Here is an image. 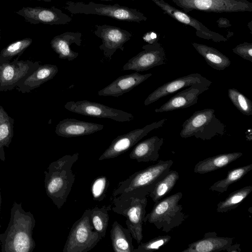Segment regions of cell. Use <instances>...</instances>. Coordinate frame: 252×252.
Wrapping results in <instances>:
<instances>
[{
    "label": "cell",
    "mask_w": 252,
    "mask_h": 252,
    "mask_svg": "<svg viewBox=\"0 0 252 252\" xmlns=\"http://www.w3.org/2000/svg\"><path fill=\"white\" fill-rule=\"evenodd\" d=\"M35 220L30 212H26L22 203L14 201L10 210L7 227L0 233V248L2 252H32L35 247L32 238Z\"/></svg>",
    "instance_id": "obj_1"
},
{
    "label": "cell",
    "mask_w": 252,
    "mask_h": 252,
    "mask_svg": "<svg viewBox=\"0 0 252 252\" xmlns=\"http://www.w3.org/2000/svg\"><path fill=\"white\" fill-rule=\"evenodd\" d=\"M78 158V153L66 155L51 162L44 171L46 194L58 209L66 201L73 187L75 176L72 167Z\"/></svg>",
    "instance_id": "obj_2"
},
{
    "label": "cell",
    "mask_w": 252,
    "mask_h": 252,
    "mask_svg": "<svg viewBox=\"0 0 252 252\" xmlns=\"http://www.w3.org/2000/svg\"><path fill=\"white\" fill-rule=\"evenodd\" d=\"M173 164L171 159L160 160L155 164L134 173L119 183L113 190L112 196L147 197L156 184L167 174Z\"/></svg>",
    "instance_id": "obj_3"
},
{
    "label": "cell",
    "mask_w": 252,
    "mask_h": 252,
    "mask_svg": "<svg viewBox=\"0 0 252 252\" xmlns=\"http://www.w3.org/2000/svg\"><path fill=\"white\" fill-rule=\"evenodd\" d=\"M147 201L146 197L117 195L110 198V210L126 218L127 228L138 244L141 243L143 237V224Z\"/></svg>",
    "instance_id": "obj_4"
},
{
    "label": "cell",
    "mask_w": 252,
    "mask_h": 252,
    "mask_svg": "<svg viewBox=\"0 0 252 252\" xmlns=\"http://www.w3.org/2000/svg\"><path fill=\"white\" fill-rule=\"evenodd\" d=\"M182 196L179 192L155 203L151 211L145 215L144 223L148 221L165 232L179 226L186 218L183 207L179 203Z\"/></svg>",
    "instance_id": "obj_5"
},
{
    "label": "cell",
    "mask_w": 252,
    "mask_h": 252,
    "mask_svg": "<svg viewBox=\"0 0 252 252\" xmlns=\"http://www.w3.org/2000/svg\"><path fill=\"white\" fill-rule=\"evenodd\" d=\"M180 132L181 137L194 136L203 140L222 136L226 132L225 125L217 118L212 108L195 111L184 122Z\"/></svg>",
    "instance_id": "obj_6"
},
{
    "label": "cell",
    "mask_w": 252,
    "mask_h": 252,
    "mask_svg": "<svg viewBox=\"0 0 252 252\" xmlns=\"http://www.w3.org/2000/svg\"><path fill=\"white\" fill-rule=\"evenodd\" d=\"M64 8L72 14L106 16L117 20L137 23L147 20L144 14L136 8L121 6L117 3L110 5L92 1L86 3L81 1H68L65 3Z\"/></svg>",
    "instance_id": "obj_7"
},
{
    "label": "cell",
    "mask_w": 252,
    "mask_h": 252,
    "mask_svg": "<svg viewBox=\"0 0 252 252\" xmlns=\"http://www.w3.org/2000/svg\"><path fill=\"white\" fill-rule=\"evenodd\" d=\"M90 211L91 209H86L72 225L63 252H87L102 239L92 224Z\"/></svg>",
    "instance_id": "obj_8"
},
{
    "label": "cell",
    "mask_w": 252,
    "mask_h": 252,
    "mask_svg": "<svg viewBox=\"0 0 252 252\" xmlns=\"http://www.w3.org/2000/svg\"><path fill=\"white\" fill-rule=\"evenodd\" d=\"M183 11L206 12H252V2L248 0H172Z\"/></svg>",
    "instance_id": "obj_9"
},
{
    "label": "cell",
    "mask_w": 252,
    "mask_h": 252,
    "mask_svg": "<svg viewBox=\"0 0 252 252\" xmlns=\"http://www.w3.org/2000/svg\"><path fill=\"white\" fill-rule=\"evenodd\" d=\"M64 107L70 112L82 115L111 119L119 122H129L134 119L131 113L87 100L69 101L65 103Z\"/></svg>",
    "instance_id": "obj_10"
},
{
    "label": "cell",
    "mask_w": 252,
    "mask_h": 252,
    "mask_svg": "<svg viewBox=\"0 0 252 252\" xmlns=\"http://www.w3.org/2000/svg\"><path fill=\"white\" fill-rule=\"evenodd\" d=\"M0 63V91L12 90L40 65L38 62L19 60Z\"/></svg>",
    "instance_id": "obj_11"
},
{
    "label": "cell",
    "mask_w": 252,
    "mask_h": 252,
    "mask_svg": "<svg viewBox=\"0 0 252 252\" xmlns=\"http://www.w3.org/2000/svg\"><path fill=\"white\" fill-rule=\"evenodd\" d=\"M166 120V119H163L147 125L142 128H137L126 134L118 136L99 157L98 160H102L118 157L136 145L152 130L162 126Z\"/></svg>",
    "instance_id": "obj_12"
},
{
    "label": "cell",
    "mask_w": 252,
    "mask_h": 252,
    "mask_svg": "<svg viewBox=\"0 0 252 252\" xmlns=\"http://www.w3.org/2000/svg\"><path fill=\"white\" fill-rule=\"evenodd\" d=\"M158 6L164 14L175 19L178 22L194 28L196 35L201 38L211 40L215 42L226 41L228 40L222 35L210 30L198 20L175 7L164 0H151Z\"/></svg>",
    "instance_id": "obj_13"
},
{
    "label": "cell",
    "mask_w": 252,
    "mask_h": 252,
    "mask_svg": "<svg viewBox=\"0 0 252 252\" xmlns=\"http://www.w3.org/2000/svg\"><path fill=\"white\" fill-rule=\"evenodd\" d=\"M94 33L102 40L99 48L108 61L117 49L123 51L124 44L132 36V33L127 31L106 24L96 25Z\"/></svg>",
    "instance_id": "obj_14"
},
{
    "label": "cell",
    "mask_w": 252,
    "mask_h": 252,
    "mask_svg": "<svg viewBox=\"0 0 252 252\" xmlns=\"http://www.w3.org/2000/svg\"><path fill=\"white\" fill-rule=\"evenodd\" d=\"M142 49L127 61L123 70L143 71L166 63L164 50L158 42L146 44L142 46Z\"/></svg>",
    "instance_id": "obj_15"
},
{
    "label": "cell",
    "mask_w": 252,
    "mask_h": 252,
    "mask_svg": "<svg viewBox=\"0 0 252 252\" xmlns=\"http://www.w3.org/2000/svg\"><path fill=\"white\" fill-rule=\"evenodd\" d=\"M15 13L24 17L27 22L32 24L65 25L72 20L69 16L54 6L23 7Z\"/></svg>",
    "instance_id": "obj_16"
},
{
    "label": "cell",
    "mask_w": 252,
    "mask_h": 252,
    "mask_svg": "<svg viewBox=\"0 0 252 252\" xmlns=\"http://www.w3.org/2000/svg\"><path fill=\"white\" fill-rule=\"evenodd\" d=\"M212 83L209 80L188 87L171 97L159 108L156 109L155 111L157 113L166 112L193 105L197 103L198 96L208 90Z\"/></svg>",
    "instance_id": "obj_17"
},
{
    "label": "cell",
    "mask_w": 252,
    "mask_h": 252,
    "mask_svg": "<svg viewBox=\"0 0 252 252\" xmlns=\"http://www.w3.org/2000/svg\"><path fill=\"white\" fill-rule=\"evenodd\" d=\"M209 81L206 78L197 73L179 77L164 84L151 93L145 100L144 105H149L161 97L176 93L181 89Z\"/></svg>",
    "instance_id": "obj_18"
},
{
    "label": "cell",
    "mask_w": 252,
    "mask_h": 252,
    "mask_svg": "<svg viewBox=\"0 0 252 252\" xmlns=\"http://www.w3.org/2000/svg\"><path fill=\"white\" fill-rule=\"evenodd\" d=\"M152 75L141 74L138 72L119 76L111 83L98 92L99 96L119 97L129 92Z\"/></svg>",
    "instance_id": "obj_19"
},
{
    "label": "cell",
    "mask_w": 252,
    "mask_h": 252,
    "mask_svg": "<svg viewBox=\"0 0 252 252\" xmlns=\"http://www.w3.org/2000/svg\"><path fill=\"white\" fill-rule=\"evenodd\" d=\"M103 127L101 124L67 118L57 124L55 133L61 137H73L93 134L102 130Z\"/></svg>",
    "instance_id": "obj_20"
},
{
    "label": "cell",
    "mask_w": 252,
    "mask_h": 252,
    "mask_svg": "<svg viewBox=\"0 0 252 252\" xmlns=\"http://www.w3.org/2000/svg\"><path fill=\"white\" fill-rule=\"evenodd\" d=\"M233 238L219 236L216 232H206L203 238L188 245L182 252H219L226 251Z\"/></svg>",
    "instance_id": "obj_21"
},
{
    "label": "cell",
    "mask_w": 252,
    "mask_h": 252,
    "mask_svg": "<svg viewBox=\"0 0 252 252\" xmlns=\"http://www.w3.org/2000/svg\"><path fill=\"white\" fill-rule=\"evenodd\" d=\"M82 33L80 32H66L55 36L51 41L50 45L53 50L61 59L72 61L78 56V53L73 51L70 46L75 44L81 45Z\"/></svg>",
    "instance_id": "obj_22"
},
{
    "label": "cell",
    "mask_w": 252,
    "mask_h": 252,
    "mask_svg": "<svg viewBox=\"0 0 252 252\" xmlns=\"http://www.w3.org/2000/svg\"><path fill=\"white\" fill-rule=\"evenodd\" d=\"M58 72L57 65H40L31 74L21 81L16 89L22 93H28L53 79Z\"/></svg>",
    "instance_id": "obj_23"
},
{
    "label": "cell",
    "mask_w": 252,
    "mask_h": 252,
    "mask_svg": "<svg viewBox=\"0 0 252 252\" xmlns=\"http://www.w3.org/2000/svg\"><path fill=\"white\" fill-rule=\"evenodd\" d=\"M163 143V138L154 136L137 144L129 154L131 159L138 162L157 161L159 156V151Z\"/></svg>",
    "instance_id": "obj_24"
},
{
    "label": "cell",
    "mask_w": 252,
    "mask_h": 252,
    "mask_svg": "<svg viewBox=\"0 0 252 252\" xmlns=\"http://www.w3.org/2000/svg\"><path fill=\"white\" fill-rule=\"evenodd\" d=\"M243 156L240 152L219 154L199 161L195 166L194 172L203 174L220 169L229 165Z\"/></svg>",
    "instance_id": "obj_25"
},
{
    "label": "cell",
    "mask_w": 252,
    "mask_h": 252,
    "mask_svg": "<svg viewBox=\"0 0 252 252\" xmlns=\"http://www.w3.org/2000/svg\"><path fill=\"white\" fill-rule=\"evenodd\" d=\"M132 238L127 228H124L117 220L114 221L110 230V239L114 252H133L134 247Z\"/></svg>",
    "instance_id": "obj_26"
},
{
    "label": "cell",
    "mask_w": 252,
    "mask_h": 252,
    "mask_svg": "<svg viewBox=\"0 0 252 252\" xmlns=\"http://www.w3.org/2000/svg\"><path fill=\"white\" fill-rule=\"evenodd\" d=\"M197 52L205 59L208 65L218 70H223L231 63L229 59L217 49L198 43H191Z\"/></svg>",
    "instance_id": "obj_27"
},
{
    "label": "cell",
    "mask_w": 252,
    "mask_h": 252,
    "mask_svg": "<svg viewBox=\"0 0 252 252\" xmlns=\"http://www.w3.org/2000/svg\"><path fill=\"white\" fill-rule=\"evenodd\" d=\"M14 119L0 105V159L5 161L4 148L9 147L13 137Z\"/></svg>",
    "instance_id": "obj_28"
},
{
    "label": "cell",
    "mask_w": 252,
    "mask_h": 252,
    "mask_svg": "<svg viewBox=\"0 0 252 252\" xmlns=\"http://www.w3.org/2000/svg\"><path fill=\"white\" fill-rule=\"evenodd\" d=\"M179 178L178 172L170 170L149 193V195L153 202H157L168 194L173 189Z\"/></svg>",
    "instance_id": "obj_29"
},
{
    "label": "cell",
    "mask_w": 252,
    "mask_h": 252,
    "mask_svg": "<svg viewBox=\"0 0 252 252\" xmlns=\"http://www.w3.org/2000/svg\"><path fill=\"white\" fill-rule=\"evenodd\" d=\"M252 169V164L232 169L227 172L225 178L214 183L209 189L220 193L226 191L228 187L244 177Z\"/></svg>",
    "instance_id": "obj_30"
},
{
    "label": "cell",
    "mask_w": 252,
    "mask_h": 252,
    "mask_svg": "<svg viewBox=\"0 0 252 252\" xmlns=\"http://www.w3.org/2000/svg\"><path fill=\"white\" fill-rule=\"evenodd\" d=\"M252 191V186H247L230 193L217 204V212L226 213L236 208Z\"/></svg>",
    "instance_id": "obj_31"
},
{
    "label": "cell",
    "mask_w": 252,
    "mask_h": 252,
    "mask_svg": "<svg viewBox=\"0 0 252 252\" xmlns=\"http://www.w3.org/2000/svg\"><path fill=\"white\" fill-rule=\"evenodd\" d=\"M110 206H97L91 209L90 219L94 229L103 238L105 236L109 222V213Z\"/></svg>",
    "instance_id": "obj_32"
},
{
    "label": "cell",
    "mask_w": 252,
    "mask_h": 252,
    "mask_svg": "<svg viewBox=\"0 0 252 252\" xmlns=\"http://www.w3.org/2000/svg\"><path fill=\"white\" fill-rule=\"evenodd\" d=\"M32 39L25 38L15 41L4 48L0 53V63L10 62L12 59L21 55L32 43Z\"/></svg>",
    "instance_id": "obj_33"
},
{
    "label": "cell",
    "mask_w": 252,
    "mask_h": 252,
    "mask_svg": "<svg viewBox=\"0 0 252 252\" xmlns=\"http://www.w3.org/2000/svg\"><path fill=\"white\" fill-rule=\"evenodd\" d=\"M228 94L231 101L242 114L252 115V101L235 88L229 89Z\"/></svg>",
    "instance_id": "obj_34"
},
{
    "label": "cell",
    "mask_w": 252,
    "mask_h": 252,
    "mask_svg": "<svg viewBox=\"0 0 252 252\" xmlns=\"http://www.w3.org/2000/svg\"><path fill=\"white\" fill-rule=\"evenodd\" d=\"M110 182L107 177L100 176L92 182L91 191L93 199L95 201H102L105 198Z\"/></svg>",
    "instance_id": "obj_35"
},
{
    "label": "cell",
    "mask_w": 252,
    "mask_h": 252,
    "mask_svg": "<svg viewBox=\"0 0 252 252\" xmlns=\"http://www.w3.org/2000/svg\"><path fill=\"white\" fill-rule=\"evenodd\" d=\"M170 235L158 236L143 243H140L133 252H151L159 249L170 240Z\"/></svg>",
    "instance_id": "obj_36"
},
{
    "label": "cell",
    "mask_w": 252,
    "mask_h": 252,
    "mask_svg": "<svg viewBox=\"0 0 252 252\" xmlns=\"http://www.w3.org/2000/svg\"><path fill=\"white\" fill-rule=\"evenodd\" d=\"M233 53L243 59L252 62V43L244 42L232 49Z\"/></svg>",
    "instance_id": "obj_37"
},
{
    "label": "cell",
    "mask_w": 252,
    "mask_h": 252,
    "mask_svg": "<svg viewBox=\"0 0 252 252\" xmlns=\"http://www.w3.org/2000/svg\"><path fill=\"white\" fill-rule=\"evenodd\" d=\"M217 23L219 28H227L232 26L228 19L222 17L219 18Z\"/></svg>",
    "instance_id": "obj_38"
},
{
    "label": "cell",
    "mask_w": 252,
    "mask_h": 252,
    "mask_svg": "<svg viewBox=\"0 0 252 252\" xmlns=\"http://www.w3.org/2000/svg\"><path fill=\"white\" fill-rule=\"evenodd\" d=\"M143 39L146 41L148 44H153L158 42L156 39V35L153 33H148L143 37Z\"/></svg>",
    "instance_id": "obj_39"
},
{
    "label": "cell",
    "mask_w": 252,
    "mask_h": 252,
    "mask_svg": "<svg viewBox=\"0 0 252 252\" xmlns=\"http://www.w3.org/2000/svg\"><path fill=\"white\" fill-rule=\"evenodd\" d=\"M240 244H236L231 245L227 250L226 252H241Z\"/></svg>",
    "instance_id": "obj_40"
},
{
    "label": "cell",
    "mask_w": 252,
    "mask_h": 252,
    "mask_svg": "<svg viewBox=\"0 0 252 252\" xmlns=\"http://www.w3.org/2000/svg\"><path fill=\"white\" fill-rule=\"evenodd\" d=\"M252 129L249 128L248 129L247 131L246 132V134H247V138L248 140H252Z\"/></svg>",
    "instance_id": "obj_41"
},
{
    "label": "cell",
    "mask_w": 252,
    "mask_h": 252,
    "mask_svg": "<svg viewBox=\"0 0 252 252\" xmlns=\"http://www.w3.org/2000/svg\"><path fill=\"white\" fill-rule=\"evenodd\" d=\"M1 191H0V215L1 211Z\"/></svg>",
    "instance_id": "obj_42"
},
{
    "label": "cell",
    "mask_w": 252,
    "mask_h": 252,
    "mask_svg": "<svg viewBox=\"0 0 252 252\" xmlns=\"http://www.w3.org/2000/svg\"><path fill=\"white\" fill-rule=\"evenodd\" d=\"M248 26L249 27L250 30L252 31V21H250L249 23Z\"/></svg>",
    "instance_id": "obj_43"
},
{
    "label": "cell",
    "mask_w": 252,
    "mask_h": 252,
    "mask_svg": "<svg viewBox=\"0 0 252 252\" xmlns=\"http://www.w3.org/2000/svg\"><path fill=\"white\" fill-rule=\"evenodd\" d=\"M39 0V1H40V0H42V1H46V2H50L52 0Z\"/></svg>",
    "instance_id": "obj_44"
},
{
    "label": "cell",
    "mask_w": 252,
    "mask_h": 252,
    "mask_svg": "<svg viewBox=\"0 0 252 252\" xmlns=\"http://www.w3.org/2000/svg\"><path fill=\"white\" fill-rule=\"evenodd\" d=\"M103 0V1H113V0Z\"/></svg>",
    "instance_id": "obj_45"
},
{
    "label": "cell",
    "mask_w": 252,
    "mask_h": 252,
    "mask_svg": "<svg viewBox=\"0 0 252 252\" xmlns=\"http://www.w3.org/2000/svg\"></svg>",
    "instance_id": "obj_46"
}]
</instances>
